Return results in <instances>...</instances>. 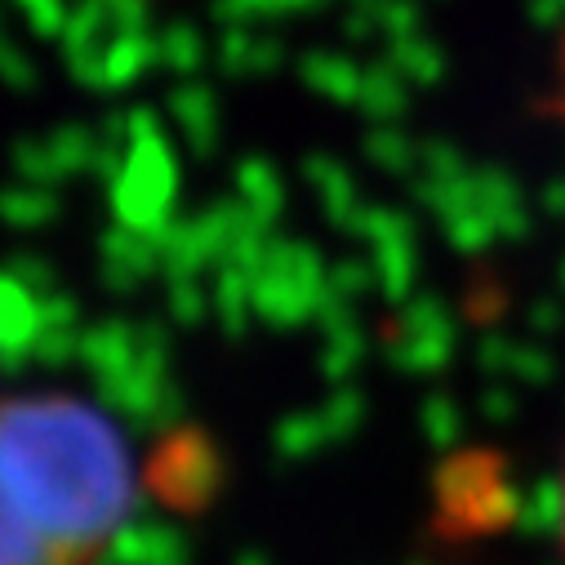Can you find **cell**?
Here are the masks:
<instances>
[{
	"label": "cell",
	"instance_id": "1",
	"mask_svg": "<svg viewBox=\"0 0 565 565\" xmlns=\"http://www.w3.org/2000/svg\"><path fill=\"white\" fill-rule=\"evenodd\" d=\"M138 499L120 423L76 392L0 401V565H98Z\"/></svg>",
	"mask_w": 565,
	"mask_h": 565
},
{
	"label": "cell",
	"instance_id": "2",
	"mask_svg": "<svg viewBox=\"0 0 565 565\" xmlns=\"http://www.w3.org/2000/svg\"><path fill=\"white\" fill-rule=\"evenodd\" d=\"M561 530H565V486H561Z\"/></svg>",
	"mask_w": 565,
	"mask_h": 565
}]
</instances>
